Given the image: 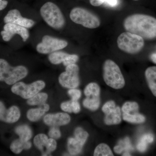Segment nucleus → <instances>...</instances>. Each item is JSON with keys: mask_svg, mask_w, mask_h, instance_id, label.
<instances>
[{"mask_svg": "<svg viewBox=\"0 0 156 156\" xmlns=\"http://www.w3.org/2000/svg\"><path fill=\"white\" fill-rule=\"evenodd\" d=\"M57 146V143L56 140L52 138H48L45 146L46 149L45 152L47 153L48 155L50 154L56 150Z\"/></svg>", "mask_w": 156, "mask_h": 156, "instance_id": "obj_28", "label": "nucleus"}, {"mask_svg": "<svg viewBox=\"0 0 156 156\" xmlns=\"http://www.w3.org/2000/svg\"><path fill=\"white\" fill-rule=\"evenodd\" d=\"M133 1H139V0H133Z\"/></svg>", "mask_w": 156, "mask_h": 156, "instance_id": "obj_40", "label": "nucleus"}, {"mask_svg": "<svg viewBox=\"0 0 156 156\" xmlns=\"http://www.w3.org/2000/svg\"><path fill=\"white\" fill-rule=\"evenodd\" d=\"M50 106L48 104L45 103L39 105L37 108H30L27 111L26 116L29 121L36 122L41 119L45 114L49 111Z\"/></svg>", "mask_w": 156, "mask_h": 156, "instance_id": "obj_16", "label": "nucleus"}, {"mask_svg": "<svg viewBox=\"0 0 156 156\" xmlns=\"http://www.w3.org/2000/svg\"><path fill=\"white\" fill-rule=\"evenodd\" d=\"M43 121L47 126L59 127L69 124L71 121V117L65 112L49 113L45 115Z\"/></svg>", "mask_w": 156, "mask_h": 156, "instance_id": "obj_15", "label": "nucleus"}, {"mask_svg": "<svg viewBox=\"0 0 156 156\" xmlns=\"http://www.w3.org/2000/svg\"><path fill=\"white\" fill-rule=\"evenodd\" d=\"M4 22L5 23H14L28 29L32 28L36 24L34 20L23 16L20 11L17 9L9 11L4 17Z\"/></svg>", "mask_w": 156, "mask_h": 156, "instance_id": "obj_12", "label": "nucleus"}, {"mask_svg": "<svg viewBox=\"0 0 156 156\" xmlns=\"http://www.w3.org/2000/svg\"><path fill=\"white\" fill-rule=\"evenodd\" d=\"M117 45L120 50L129 54H136L140 52L144 42L142 37L128 32L122 33L117 39Z\"/></svg>", "mask_w": 156, "mask_h": 156, "instance_id": "obj_6", "label": "nucleus"}, {"mask_svg": "<svg viewBox=\"0 0 156 156\" xmlns=\"http://www.w3.org/2000/svg\"><path fill=\"white\" fill-rule=\"evenodd\" d=\"M48 139V136L46 134L41 133L37 134L34 136V144L38 149L42 151L44 150V147H45Z\"/></svg>", "mask_w": 156, "mask_h": 156, "instance_id": "obj_24", "label": "nucleus"}, {"mask_svg": "<svg viewBox=\"0 0 156 156\" xmlns=\"http://www.w3.org/2000/svg\"><path fill=\"white\" fill-rule=\"evenodd\" d=\"M48 135L50 138L58 139L61 136V131L57 126H52L48 132Z\"/></svg>", "mask_w": 156, "mask_h": 156, "instance_id": "obj_29", "label": "nucleus"}, {"mask_svg": "<svg viewBox=\"0 0 156 156\" xmlns=\"http://www.w3.org/2000/svg\"><path fill=\"white\" fill-rule=\"evenodd\" d=\"M40 16L46 25L56 31H61L66 25V20L62 11L55 3L48 2L39 10Z\"/></svg>", "mask_w": 156, "mask_h": 156, "instance_id": "obj_2", "label": "nucleus"}, {"mask_svg": "<svg viewBox=\"0 0 156 156\" xmlns=\"http://www.w3.org/2000/svg\"><path fill=\"white\" fill-rule=\"evenodd\" d=\"M72 100V105L73 113L78 114L80 112L81 106L80 103L78 101Z\"/></svg>", "mask_w": 156, "mask_h": 156, "instance_id": "obj_34", "label": "nucleus"}, {"mask_svg": "<svg viewBox=\"0 0 156 156\" xmlns=\"http://www.w3.org/2000/svg\"><path fill=\"white\" fill-rule=\"evenodd\" d=\"M94 156H113V153L110 147L106 144H98L95 148L94 152Z\"/></svg>", "mask_w": 156, "mask_h": 156, "instance_id": "obj_23", "label": "nucleus"}, {"mask_svg": "<svg viewBox=\"0 0 156 156\" xmlns=\"http://www.w3.org/2000/svg\"><path fill=\"white\" fill-rule=\"evenodd\" d=\"M8 5V1L6 0H0V11L5 9Z\"/></svg>", "mask_w": 156, "mask_h": 156, "instance_id": "obj_37", "label": "nucleus"}, {"mask_svg": "<svg viewBox=\"0 0 156 156\" xmlns=\"http://www.w3.org/2000/svg\"><path fill=\"white\" fill-rule=\"evenodd\" d=\"M48 95L45 92H39L30 98L27 99V103L30 106H36L41 105L46 103L48 100Z\"/></svg>", "mask_w": 156, "mask_h": 156, "instance_id": "obj_22", "label": "nucleus"}, {"mask_svg": "<svg viewBox=\"0 0 156 156\" xmlns=\"http://www.w3.org/2000/svg\"><path fill=\"white\" fill-rule=\"evenodd\" d=\"M60 108L62 110L66 113H73L72 100L68 101L62 102L60 104Z\"/></svg>", "mask_w": 156, "mask_h": 156, "instance_id": "obj_32", "label": "nucleus"}, {"mask_svg": "<svg viewBox=\"0 0 156 156\" xmlns=\"http://www.w3.org/2000/svg\"><path fill=\"white\" fill-rule=\"evenodd\" d=\"M69 17L73 22L86 28L95 29L100 25V20L98 16L81 7L73 8L70 12Z\"/></svg>", "mask_w": 156, "mask_h": 156, "instance_id": "obj_5", "label": "nucleus"}, {"mask_svg": "<svg viewBox=\"0 0 156 156\" xmlns=\"http://www.w3.org/2000/svg\"><path fill=\"white\" fill-rule=\"evenodd\" d=\"M68 45V42L64 39L50 34L42 37L41 41L36 45L37 53L42 55H49L50 53L63 50Z\"/></svg>", "mask_w": 156, "mask_h": 156, "instance_id": "obj_7", "label": "nucleus"}, {"mask_svg": "<svg viewBox=\"0 0 156 156\" xmlns=\"http://www.w3.org/2000/svg\"><path fill=\"white\" fill-rule=\"evenodd\" d=\"M148 143L143 140L140 139L139 142L136 145V148L137 150L140 152L145 151L147 147Z\"/></svg>", "mask_w": 156, "mask_h": 156, "instance_id": "obj_33", "label": "nucleus"}, {"mask_svg": "<svg viewBox=\"0 0 156 156\" xmlns=\"http://www.w3.org/2000/svg\"><path fill=\"white\" fill-rule=\"evenodd\" d=\"M122 116L124 121L133 124H141L144 122L146 120L144 116L138 112L134 113H123Z\"/></svg>", "mask_w": 156, "mask_h": 156, "instance_id": "obj_21", "label": "nucleus"}, {"mask_svg": "<svg viewBox=\"0 0 156 156\" xmlns=\"http://www.w3.org/2000/svg\"><path fill=\"white\" fill-rule=\"evenodd\" d=\"M103 76L105 83L113 89H120L125 87L126 82L119 67L111 59L104 63Z\"/></svg>", "mask_w": 156, "mask_h": 156, "instance_id": "obj_4", "label": "nucleus"}, {"mask_svg": "<svg viewBox=\"0 0 156 156\" xmlns=\"http://www.w3.org/2000/svg\"><path fill=\"white\" fill-rule=\"evenodd\" d=\"M123 156H131V154L128 152V151L126 152L125 153L123 154Z\"/></svg>", "mask_w": 156, "mask_h": 156, "instance_id": "obj_39", "label": "nucleus"}, {"mask_svg": "<svg viewBox=\"0 0 156 156\" xmlns=\"http://www.w3.org/2000/svg\"><path fill=\"white\" fill-rule=\"evenodd\" d=\"M145 76L149 88L156 97V66L147 68L145 72Z\"/></svg>", "mask_w": 156, "mask_h": 156, "instance_id": "obj_18", "label": "nucleus"}, {"mask_svg": "<svg viewBox=\"0 0 156 156\" xmlns=\"http://www.w3.org/2000/svg\"><path fill=\"white\" fill-rule=\"evenodd\" d=\"M21 116V112L18 106L13 105L6 108L5 103L0 100V121L8 124L17 122Z\"/></svg>", "mask_w": 156, "mask_h": 156, "instance_id": "obj_14", "label": "nucleus"}, {"mask_svg": "<svg viewBox=\"0 0 156 156\" xmlns=\"http://www.w3.org/2000/svg\"><path fill=\"white\" fill-rule=\"evenodd\" d=\"M125 149L124 147H123L122 146L121 144L120 145H118L115 146L114 147V151L116 154H120L122 153V152L125 150Z\"/></svg>", "mask_w": 156, "mask_h": 156, "instance_id": "obj_36", "label": "nucleus"}, {"mask_svg": "<svg viewBox=\"0 0 156 156\" xmlns=\"http://www.w3.org/2000/svg\"><path fill=\"white\" fill-rule=\"evenodd\" d=\"M68 94L71 98V100L78 101L81 97L82 92L80 89L74 88L69 89L68 91Z\"/></svg>", "mask_w": 156, "mask_h": 156, "instance_id": "obj_30", "label": "nucleus"}, {"mask_svg": "<svg viewBox=\"0 0 156 156\" xmlns=\"http://www.w3.org/2000/svg\"><path fill=\"white\" fill-rule=\"evenodd\" d=\"M115 103L113 101H109L104 105L102 107V111L105 114L108 113L110 111L113 109L115 107Z\"/></svg>", "mask_w": 156, "mask_h": 156, "instance_id": "obj_31", "label": "nucleus"}, {"mask_svg": "<svg viewBox=\"0 0 156 156\" xmlns=\"http://www.w3.org/2000/svg\"><path fill=\"white\" fill-rule=\"evenodd\" d=\"M29 69L23 65L12 66L6 59L0 58V82L11 86L26 77Z\"/></svg>", "mask_w": 156, "mask_h": 156, "instance_id": "obj_3", "label": "nucleus"}, {"mask_svg": "<svg viewBox=\"0 0 156 156\" xmlns=\"http://www.w3.org/2000/svg\"><path fill=\"white\" fill-rule=\"evenodd\" d=\"M151 58L154 63H156V53L153 54L151 56Z\"/></svg>", "mask_w": 156, "mask_h": 156, "instance_id": "obj_38", "label": "nucleus"}, {"mask_svg": "<svg viewBox=\"0 0 156 156\" xmlns=\"http://www.w3.org/2000/svg\"><path fill=\"white\" fill-rule=\"evenodd\" d=\"M105 0H89V2L93 6L98 7L105 3Z\"/></svg>", "mask_w": 156, "mask_h": 156, "instance_id": "obj_35", "label": "nucleus"}, {"mask_svg": "<svg viewBox=\"0 0 156 156\" xmlns=\"http://www.w3.org/2000/svg\"><path fill=\"white\" fill-rule=\"evenodd\" d=\"M123 26L126 31L146 40L156 38V19L145 15L132 14L124 20Z\"/></svg>", "mask_w": 156, "mask_h": 156, "instance_id": "obj_1", "label": "nucleus"}, {"mask_svg": "<svg viewBox=\"0 0 156 156\" xmlns=\"http://www.w3.org/2000/svg\"><path fill=\"white\" fill-rule=\"evenodd\" d=\"M84 145L74 137H70L67 140V149L72 155H76L81 152Z\"/></svg>", "mask_w": 156, "mask_h": 156, "instance_id": "obj_20", "label": "nucleus"}, {"mask_svg": "<svg viewBox=\"0 0 156 156\" xmlns=\"http://www.w3.org/2000/svg\"><path fill=\"white\" fill-rule=\"evenodd\" d=\"M74 135L75 138L80 141L84 145L89 137V134L83 128L79 127L75 130Z\"/></svg>", "mask_w": 156, "mask_h": 156, "instance_id": "obj_27", "label": "nucleus"}, {"mask_svg": "<svg viewBox=\"0 0 156 156\" xmlns=\"http://www.w3.org/2000/svg\"><path fill=\"white\" fill-rule=\"evenodd\" d=\"M1 34L5 42L10 41L15 35H17L21 38L23 43H25L28 41L30 36L28 29L11 23H5Z\"/></svg>", "mask_w": 156, "mask_h": 156, "instance_id": "obj_11", "label": "nucleus"}, {"mask_svg": "<svg viewBox=\"0 0 156 156\" xmlns=\"http://www.w3.org/2000/svg\"><path fill=\"white\" fill-rule=\"evenodd\" d=\"M121 116V108L119 106H116L113 109L105 114L104 121L108 126L118 125L122 122Z\"/></svg>", "mask_w": 156, "mask_h": 156, "instance_id": "obj_17", "label": "nucleus"}, {"mask_svg": "<svg viewBox=\"0 0 156 156\" xmlns=\"http://www.w3.org/2000/svg\"><path fill=\"white\" fill-rule=\"evenodd\" d=\"M25 142L19 138L14 140L10 144V150L13 153L16 154H20L24 150Z\"/></svg>", "mask_w": 156, "mask_h": 156, "instance_id": "obj_26", "label": "nucleus"}, {"mask_svg": "<svg viewBox=\"0 0 156 156\" xmlns=\"http://www.w3.org/2000/svg\"><path fill=\"white\" fill-rule=\"evenodd\" d=\"M79 73L80 68L77 65L76 63L69 65L66 67L65 71L58 76V83L66 89L77 88L80 83Z\"/></svg>", "mask_w": 156, "mask_h": 156, "instance_id": "obj_9", "label": "nucleus"}, {"mask_svg": "<svg viewBox=\"0 0 156 156\" xmlns=\"http://www.w3.org/2000/svg\"><path fill=\"white\" fill-rule=\"evenodd\" d=\"M48 61L51 64L58 65L62 63L66 67L69 65L75 64L79 59L77 54H69L62 50H58L48 55Z\"/></svg>", "mask_w": 156, "mask_h": 156, "instance_id": "obj_13", "label": "nucleus"}, {"mask_svg": "<svg viewBox=\"0 0 156 156\" xmlns=\"http://www.w3.org/2000/svg\"><path fill=\"white\" fill-rule=\"evenodd\" d=\"M139 106L138 103L135 101H128L123 105L122 111L123 113H134L138 112Z\"/></svg>", "mask_w": 156, "mask_h": 156, "instance_id": "obj_25", "label": "nucleus"}, {"mask_svg": "<svg viewBox=\"0 0 156 156\" xmlns=\"http://www.w3.org/2000/svg\"><path fill=\"white\" fill-rule=\"evenodd\" d=\"M86 98L83 101L84 107L92 111L97 110L100 105V87L95 83H90L84 89Z\"/></svg>", "mask_w": 156, "mask_h": 156, "instance_id": "obj_10", "label": "nucleus"}, {"mask_svg": "<svg viewBox=\"0 0 156 156\" xmlns=\"http://www.w3.org/2000/svg\"><path fill=\"white\" fill-rule=\"evenodd\" d=\"M46 85L44 81L42 80H37L30 84L20 81L12 85L11 91L23 99H28L41 92Z\"/></svg>", "mask_w": 156, "mask_h": 156, "instance_id": "obj_8", "label": "nucleus"}, {"mask_svg": "<svg viewBox=\"0 0 156 156\" xmlns=\"http://www.w3.org/2000/svg\"><path fill=\"white\" fill-rule=\"evenodd\" d=\"M14 131L19 136V139L24 142L30 140L33 136L32 130L27 125H21L17 126Z\"/></svg>", "mask_w": 156, "mask_h": 156, "instance_id": "obj_19", "label": "nucleus"}]
</instances>
